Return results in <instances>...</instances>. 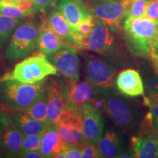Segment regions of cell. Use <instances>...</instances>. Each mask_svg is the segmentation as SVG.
<instances>
[{
	"label": "cell",
	"instance_id": "1",
	"mask_svg": "<svg viewBox=\"0 0 158 158\" xmlns=\"http://www.w3.org/2000/svg\"><path fill=\"white\" fill-rule=\"evenodd\" d=\"M46 84V78L29 84L0 78V105L12 113L24 111L40 97Z\"/></svg>",
	"mask_w": 158,
	"mask_h": 158
},
{
	"label": "cell",
	"instance_id": "2",
	"mask_svg": "<svg viewBox=\"0 0 158 158\" xmlns=\"http://www.w3.org/2000/svg\"><path fill=\"white\" fill-rule=\"evenodd\" d=\"M157 32L158 21L147 16L124 21V40L130 51L137 56L150 59Z\"/></svg>",
	"mask_w": 158,
	"mask_h": 158
},
{
	"label": "cell",
	"instance_id": "3",
	"mask_svg": "<svg viewBox=\"0 0 158 158\" xmlns=\"http://www.w3.org/2000/svg\"><path fill=\"white\" fill-rule=\"evenodd\" d=\"M58 70L49 60L47 55L38 52L23 59L17 63L10 73L2 78L12 79L23 84H35L49 76H56Z\"/></svg>",
	"mask_w": 158,
	"mask_h": 158
},
{
	"label": "cell",
	"instance_id": "4",
	"mask_svg": "<svg viewBox=\"0 0 158 158\" xmlns=\"http://www.w3.org/2000/svg\"><path fill=\"white\" fill-rule=\"evenodd\" d=\"M38 24L34 19H26L13 31L7 43L4 58L7 62L13 63L29 56L36 48Z\"/></svg>",
	"mask_w": 158,
	"mask_h": 158
},
{
	"label": "cell",
	"instance_id": "5",
	"mask_svg": "<svg viewBox=\"0 0 158 158\" xmlns=\"http://www.w3.org/2000/svg\"><path fill=\"white\" fill-rule=\"evenodd\" d=\"M98 102L116 125L127 130L135 126V118L133 110L116 92L109 89H100L98 100L94 105Z\"/></svg>",
	"mask_w": 158,
	"mask_h": 158
},
{
	"label": "cell",
	"instance_id": "6",
	"mask_svg": "<svg viewBox=\"0 0 158 158\" xmlns=\"http://www.w3.org/2000/svg\"><path fill=\"white\" fill-rule=\"evenodd\" d=\"M130 0H92L89 10L96 19L117 27L125 17Z\"/></svg>",
	"mask_w": 158,
	"mask_h": 158
},
{
	"label": "cell",
	"instance_id": "7",
	"mask_svg": "<svg viewBox=\"0 0 158 158\" xmlns=\"http://www.w3.org/2000/svg\"><path fill=\"white\" fill-rule=\"evenodd\" d=\"M48 124H55L68 107V85L56 78L47 79Z\"/></svg>",
	"mask_w": 158,
	"mask_h": 158
},
{
	"label": "cell",
	"instance_id": "8",
	"mask_svg": "<svg viewBox=\"0 0 158 158\" xmlns=\"http://www.w3.org/2000/svg\"><path fill=\"white\" fill-rule=\"evenodd\" d=\"M54 124L61 139L65 144L81 146L86 141L82 131L81 119L78 110L67 107Z\"/></svg>",
	"mask_w": 158,
	"mask_h": 158
},
{
	"label": "cell",
	"instance_id": "9",
	"mask_svg": "<svg viewBox=\"0 0 158 158\" xmlns=\"http://www.w3.org/2000/svg\"><path fill=\"white\" fill-rule=\"evenodd\" d=\"M83 133L86 141L97 144L103 135L104 120L100 110L92 102H84L79 109Z\"/></svg>",
	"mask_w": 158,
	"mask_h": 158
},
{
	"label": "cell",
	"instance_id": "10",
	"mask_svg": "<svg viewBox=\"0 0 158 158\" xmlns=\"http://www.w3.org/2000/svg\"><path fill=\"white\" fill-rule=\"evenodd\" d=\"M84 72L86 80L99 89H110L115 83L113 68L97 57L89 56L85 59Z\"/></svg>",
	"mask_w": 158,
	"mask_h": 158
},
{
	"label": "cell",
	"instance_id": "11",
	"mask_svg": "<svg viewBox=\"0 0 158 158\" xmlns=\"http://www.w3.org/2000/svg\"><path fill=\"white\" fill-rule=\"evenodd\" d=\"M76 49L68 45H64L48 58L56 67L62 76L69 81H79L80 78V60Z\"/></svg>",
	"mask_w": 158,
	"mask_h": 158
},
{
	"label": "cell",
	"instance_id": "12",
	"mask_svg": "<svg viewBox=\"0 0 158 158\" xmlns=\"http://www.w3.org/2000/svg\"><path fill=\"white\" fill-rule=\"evenodd\" d=\"M114 43V37L110 33L109 27L103 21L96 19L92 32L81 43V49L102 54L110 50Z\"/></svg>",
	"mask_w": 158,
	"mask_h": 158
},
{
	"label": "cell",
	"instance_id": "13",
	"mask_svg": "<svg viewBox=\"0 0 158 158\" xmlns=\"http://www.w3.org/2000/svg\"><path fill=\"white\" fill-rule=\"evenodd\" d=\"M100 89L94 86L89 81H71L68 85V107L80 109L84 102L94 104L98 100Z\"/></svg>",
	"mask_w": 158,
	"mask_h": 158
},
{
	"label": "cell",
	"instance_id": "14",
	"mask_svg": "<svg viewBox=\"0 0 158 158\" xmlns=\"http://www.w3.org/2000/svg\"><path fill=\"white\" fill-rule=\"evenodd\" d=\"M55 6L62 13L70 26L73 36L78 31L81 22L91 15L88 7L81 0H57Z\"/></svg>",
	"mask_w": 158,
	"mask_h": 158
},
{
	"label": "cell",
	"instance_id": "15",
	"mask_svg": "<svg viewBox=\"0 0 158 158\" xmlns=\"http://www.w3.org/2000/svg\"><path fill=\"white\" fill-rule=\"evenodd\" d=\"M64 45L62 40L50 27L46 18H42L41 23L38 25L36 51L49 56L56 53Z\"/></svg>",
	"mask_w": 158,
	"mask_h": 158
},
{
	"label": "cell",
	"instance_id": "16",
	"mask_svg": "<svg viewBox=\"0 0 158 158\" xmlns=\"http://www.w3.org/2000/svg\"><path fill=\"white\" fill-rule=\"evenodd\" d=\"M116 87L124 95L135 98L144 95V87L141 77L133 69H125L116 78Z\"/></svg>",
	"mask_w": 158,
	"mask_h": 158
},
{
	"label": "cell",
	"instance_id": "17",
	"mask_svg": "<svg viewBox=\"0 0 158 158\" xmlns=\"http://www.w3.org/2000/svg\"><path fill=\"white\" fill-rule=\"evenodd\" d=\"M132 155L136 158H158V138L155 133H140L130 141Z\"/></svg>",
	"mask_w": 158,
	"mask_h": 158
},
{
	"label": "cell",
	"instance_id": "18",
	"mask_svg": "<svg viewBox=\"0 0 158 158\" xmlns=\"http://www.w3.org/2000/svg\"><path fill=\"white\" fill-rule=\"evenodd\" d=\"M23 137L12 122L0 137V154L3 157H20Z\"/></svg>",
	"mask_w": 158,
	"mask_h": 158
},
{
	"label": "cell",
	"instance_id": "19",
	"mask_svg": "<svg viewBox=\"0 0 158 158\" xmlns=\"http://www.w3.org/2000/svg\"><path fill=\"white\" fill-rule=\"evenodd\" d=\"M65 143L61 139L54 124H48L43 133L40 151L43 158L56 157Z\"/></svg>",
	"mask_w": 158,
	"mask_h": 158
},
{
	"label": "cell",
	"instance_id": "20",
	"mask_svg": "<svg viewBox=\"0 0 158 158\" xmlns=\"http://www.w3.org/2000/svg\"><path fill=\"white\" fill-rule=\"evenodd\" d=\"M46 19L51 28L65 45L77 49L70 26L60 11L55 9L51 10Z\"/></svg>",
	"mask_w": 158,
	"mask_h": 158
},
{
	"label": "cell",
	"instance_id": "21",
	"mask_svg": "<svg viewBox=\"0 0 158 158\" xmlns=\"http://www.w3.org/2000/svg\"><path fill=\"white\" fill-rule=\"evenodd\" d=\"M10 118L13 124L23 136L42 133L47 125V124L30 117L24 112H13Z\"/></svg>",
	"mask_w": 158,
	"mask_h": 158
},
{
	"label": "cell",
	"instance_id": "22",
	"mask_svg": "<svg viewBox=\"0 0 158 158\" xmlns=\"http://www.w3.org/2000/svg\"><path fill=\"white\" fill-rule=\"evenodd\" d=\"M96 146L101 157H118L122 153L119 138L113 131H108L103 134Z\"/></svg>",
	"mask_w": 158,
	"mask_h": 158
},
{
	"label": "cell",
	"instance_id": "23",
	"mask_svg": "<svg viewBox=\"0 0 158 158\" xmlns=\"http://www.w3.org/2000/svg\"><path fill=\"white\" fill-rule=\"evenodd\" d=\"M22 21L21 19H14L0 13V50L8 43L13 31Z\"/></svg>",
	"mask_w": 158,
	"mask_h": 158
},
{
	"label": "cell",
	"instance_id": "24",
	"mask_svg": "<svg viewBox=\"0 0 158 158\" xmlns=\"http://www.w3.org/2000/svg\"><path fill=\"white\" fill-rule=\"evenodd\" d=\"M47 110H48V108H47V92L46 89H45V90L36 101L33 102L27 110L22 112H24L30 117L35 118L37 121L42 122L43 123L48 124Z\"/></svg>",
	"mask_w": 158,
	"mask_h": 158
},
{
	"label": "cell",
	"instance_id": "25",
	"mask_svg": "<svg viewBox=\"0 0 158 158\" xmlns=\"http://www.w3.org/2000/svg\"><path fill=\"white\" fill-rule=\"evenodd\" d=\"M143 104L149 108L143 121L152 124L154 128V124L158 121V88L148 97H143Z\"/></svg>",
	"mask_w": 158,
	"mask_h": 158
},
{
	"label": "cell",
	"instance_id": "26",
	"mask_svg": "<svg viewBox=\"0 0 158 158\" xmlns=\"http://www.w3.org/2000/svg\"><path fill=\"white\" fill-rule=\"evenodd\" d=\"M150 0H130L127 7L126 19H139L146 16Z\"/></svg>",
	"mask_w": 158,
	"mask_h": 158
},
{
	"label": "cell",
	"instance_id": "27",
	"mask_svg": "<svg viewBox=\"0 0 158 158\" xmlns=\"http://www.w3.org/2000/svg\"><path fill=\"white\" fill-rule=\"evenodd\" d=\"M0 13L14 19H23L29 15L19 7L18 3L0 1Z\"/></svg>",
	"mask_w": 158,
	"mask_h": 158
},
{
	"label": "cell",
	"instance_id": "28",
	"mask_svg": "<svg viewBox=\"0 0 158 158\" xmlns=\"http://www.w3.org/2000/svg\"><path fill=\"white\" fill-rule=\"evenodd\" d=\"M43 133L23 137L21 145V153L31 150H38L40 147Z\"/></svg>",
	"mask_w": 158,
	"mask_h": 158
},
{
	"label": "cell",
	"instance_id": "29",
	"mask_svg": "<svg viewBox=\"0 0 158 158\" xmlns=\"http://www.w3.org/2000/svg\"><path fill=\"white\" fill-rule=\"evenodd\" d=\"M81 151L80 146L65 144L62 151L56 155V158H80Z\"/></svg>",
	"mask_w": 158,
	"mask_h": 158
},
{
	"label": "cell",
	"instance_id": "30",
	"mask_svg": "<svg viewBox=\"0 0 158 158\" xmlns=\"http://www.w3.org/2000/svg\"><path fill=\"white\" fill-rule=\"evenodd\" d=\"M81 151V157L83 158H98L101 157L99 152L98 147L95 144H93L86 141L80 146Z\"/></svg>",
	"mask_w": 158,
	"mask_h": 158
},
{
	"label": "cell",
	"instance_id": "31",
	"mask_svg": "<svg viewBox=\"0 0 158 158\" xmlns=\"http://www.w3.org/2000/svg\"><path fill=\"white\" fill-rule=\"evenodd\" d=\"M57 0H32L34 13H44L48 8L55 6Z\"/></svg>",
	"mask_w": 158,
	"mask_h": 158
},
{
	"label": "cell",
	"instance_id": "32",
	"mask_svg": "<svg viewBox=\"0 0 158 158\" xmlns=\"http://www.w3.org/2000/svg\"><path fill=\"white\" fill-rule=\"evenodd\" d=\"M11 123L10 116L3 110L2 107L0 108V137Z\"/></svg>",
	"mask_w": 158,
	"mask_h": 158
},
{
	"label": "cell",
	"instance_id": "33",
	"mask_svg": "<svg viewBox=\"0 0 158 158\" xmlns=\"http://www.w3.org/2000/svg\"><path fill=\"white\" fill-rule=\"evenodd\" d=\"M146 16L158 21V0H150Z\"/></svg>",
	"mask_w": 158,
	"mask_h": 158
},
{
	"label": "cell",
	"instance_id": "34",
	"mask_svg": "<svg viewBox=\"0 0 158 158\" xmlns=\"http://www.w3.org/2000/svg\"><path fill=\"white\" fill-rule=\"evenodd\" d=\"M149 59H151L152 62L153 68L155 73L158 74V32L157 36H156L155 43H154Z\"/></svg>",
	"mask_w": 158,
	"mask_h": 158
},
{
	"label": "cell",
	"instance_id": "35",
	"mask_svg": "<svg viewBox=\"0 0 158 158\" xmlns=\"http://www.w3.org/2000/svg\"><path fill=\"white\" fill-rule=\"evenodd\" d=\"M20 157L23 158H43L42 154H41L40 149L38 150H31V151H27L21 154Z\"/></svg>",
	"mask_w": 158,
	"mask_h": 158
},
{
	"label": "cell",
	"instance_id": "36",
	"mask_svg": "<svg viewBox=\"0 0 158 158\" xmlns=\"http://www.w3.org/2000/svg\"><path fill=\"white\" fill-rule=\"evenodd\" d=\"M154 133H155L156 136L158 138V121L154 124Z\"/></svg>",
	"mask_w": 158,
	"mask_h": 158
},
{
	"label": "cell",
	"instance_id": "37",
	"mask_svg": "<svg viewBox=\"0 0 158 158\" xmlns=\"http://www.w3.org/2000/svg\"><path fill=\"white\" fill-rule=\"evenodd\" d=\"M0 1H5V2H10L18 3V0H0ZM18 5H19V3H18Z\"/></svg>",
	"mask_w": 158,
	"mask_h": 158
},
{
	"label": "cell",
	"instance_id": "38",
	"mask_svg": "<svg viewBox=\"0 0 158 158\" xmlns=\"http://www.w3.org/2000/svg\"><path fill=\"white\" fill-rule=\"evenodd\" d=\"M0 157H3V156L1 155V154H0Z\"/></svg>",
	"mask_w": 158,
	"mask_h": 158
},
{
	"label": "cell",
	"instance_id": "39",
	"mask_svg": "<svg viewBox=\"0 0 158 158\" xmlns=\"http://www.w3.org/2000/svg\"><path fill=\"white\" fill-rule=\"evenodd\" d=\"M18 1H23V0H18Z\"/></svg>",
	"mask_w": 158,
	"mask_h": 158
},
{
	"label": "cell",
	"instance_id": "40",
	"mask_svg": "<svg viewBox=\"0 0 158 158\" xmlns=\"http://www.w3.org/2000/svg\"><path fill=\"white\" fill-rule=\"evenodd\" d=\"M1 107H2V106H1V105H0V108H1Z\"/></svg>",
	"mask_w": 158,
	"mask_h": 158
}]
</instances>
